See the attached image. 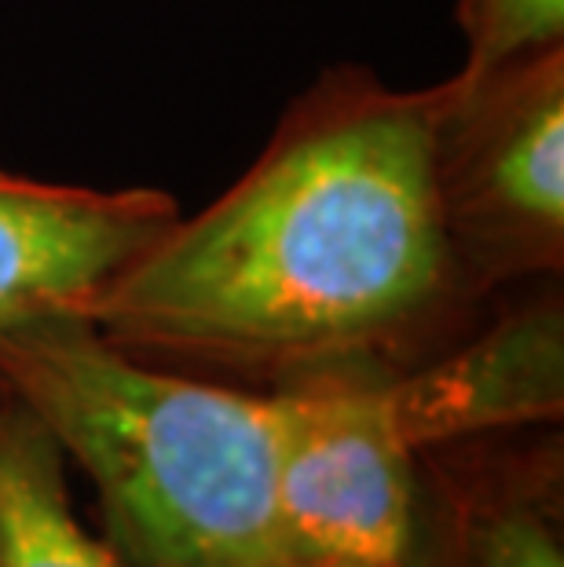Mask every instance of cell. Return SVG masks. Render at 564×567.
Masks as SVG:
<instances>
[{"instance_id": "1", "label": "cell", "mask_w": 564, "mask_h": 567, "mask_svg": "<svg viewBox=\"0 0 564 567\" xmlns=\"http://www.w3.org/2000/svg\"><path fill=\"white\" fill-rule=\"evenodd\" d=\"M437 84L334 66L235 187L143 249L78 319L122 348L316 370L392 341L459 289L433 173Z\"/></svg>"}, {"instance_id": "2", "label": "cell", "mask_w": 564, "mask_h": 567, "mask_svg": "<svg viewBox=\"0 0 564 567\" xmlns=\"http://www.w3.org/2000/svg\"><path fill=\"white\" fill-rule=\"evenodd\" d=\"M0 384L89 476L129 567H271L279 400L140 363L92 322L0 333Z\"/></svg>"}, {"instance_id": "3", "label": "cell", "mask_w": 564, "mask_h": 567, "mask_svg": "<svg viewBox=\"0 0 564 567\" xmlns=\"http://www.w3.org/2000/svg\"><path fill=\"white\" fill-rule=\"evenodd\" d=\"M433 173L462 279L557 268L564 252V48L437 84Z\"/></svg>"}, {"instance_id": "4", "label": "cell", "mask_w": 564, "mask_h": 567, "mask_svg": "<svg viewBox=\"0 0 564 567\" xmlns=\"http://www.w3.org/2000/svg\"><path fill=\"white\" fill-rule=\"evenodd\" d=\"M275 400L286 553L403 567L414 542V451L392 421L386 378L330 363Z\"/></svg>"}, {"instance_id": "5", "label": "cell", "mask_w": 564, "mask_h": 567, "mask_svg": "<svg viewBox=\"0 0 564 567\" xmlns=\"http://www.w3.org/2000/svg\"><path fill=\"white\" fill-rule=\"evenodd\" d=\"M165 190L0 173V333L81 308L176 224Z\"/></svg>"}, {"instance_id": "6", "label": "cell", "mask_w": 564, "mask_h": 567, "mask_svg": "<svg viewBox=\"0 0 564 567\" xmlns=\"http://www.w3.org/2000/svg\"><path fill=\"white\" fill-rule=\"evenodd\" d=\"M386 400L414 454L557 417L564 406L561 308H524L440 363L386 378Z\"/></svg>"}, {"instance_id": "7", "label": "cell", "mask_w": 564, "mask_h": 567, "mask_svg": "<svg viewBox=\"0 0 564 567\" xmlns=\"http://www.w3.org/2000/svg\"><path fill=\"white\" fill-rule=\"evenodd\" d=\"M66 457L19 400H0V567H129L78 520Z\"/></svg>"}, {"instance_id": "8", "label": "cell", "mask_w": 564, "mask_h": 567, "mask_svg": "<svg viewBox=\"0 0 564 567\" xmlns=\"http://www.w3.org/2000/svg\"><path fill=\"white\" fill-rule=\"evenodd\" d=\"M465 33V74L561 44L564 0H459Z\"/></svg>"}, {"instance_id": "9", "label": "cell", "mask_w": 564, "mask_h": 567, "mask_svg": "<svg viewBox=\"0 0 564 567\" xmlns=\"http://www.w3.org/2000/svg\"><path fill=\"white\" fill-rule=\"evenodd\" d=\"M476 567H564L557 535L524 505L495 513L476 530Z\"/></svg>"}, {"instance_id": "10", "label": "cell", "mask_w": 564, "mask_h": 567, "mask_svg": "<svg viewBox=\"0 0 564 567\" xmlns=\"http://www.w3.org/2000/svg\"><path fill=\"white\" fill-rule=\"evenodd\" d=\"M271 567H363V564H348V560H330V557H301V553H286L283 560H275Z\"/></svg>"}]
</instances>
